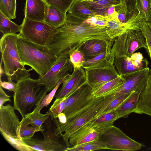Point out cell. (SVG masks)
Listing matches in <instances>:
<instances>
[{
	"instance_id": "cell-1",
	"label": "cell",
	"mask_w": 151,
	"mask_h": 151,
	"mask_svg": "<svg viewBox=\"0 0 151 151\" xmlns=\"http://www.w3.org/2000/svg\"><path fill=\"white\" fill-rule=\"evenodd\" d=\"M85 20L68 13L65 22L56 28L53 40L47 45L53 54L58 57L69 55L83 42L91 39L113 43V41L106 33V27L91 25L84 22Z\"/></svg>"
},
{
	"instance_id": "cell-2",
	"label": "cell",
	"mask_w": 151,
	"mask_h": 151,
	"mask_svg": "<svg viewBox=\"0 0 151 151\" xmlns=\"http://www.w3.org/2000/svg\"><path fill=\"white\" fill-rule=\"evenodd\" d=\"M17 45L22 64L31 67L39 75V77L47 73L58 58L47 46L35 43L18 34Z\"/></svg>"
},
{
	"instance_id": "cell-3",
	"label": "cell",
	"mask_w": 151,
	"mask_h": 151,
	"mask_svg": "<svg viewBox=\"0 0 151 151\" xmlns=\"http://www.w3.org/2000/svg\"><path fill=\"white\" fill-rule=\"evenodd\" d=\"M17 36L16 34L3 35L0 40L1 61L5 73L17 82L29 77V72L33 70L26 69L22 62L17 47Z\"/></svg>"
},
{
	"instance_id": "cell-4",
	"label": "cell",
	"mask_w": 151,
	"mask_h": 151,
	"mask_svg": "<svg viewBox=\"0 0 151 151\" xmlns=\"http://www.w3.org/2000/svg\"><path fill=\"white\" fill-rule=\"evenodd\" d=\"M106 101L105 96L95 98L83 110L67 120L64 124L60 123L57 118H53L56 128L54 132L57 135H60L65 145L69 147L70 136L79 129L94 119L102 110Z\"/></svg>"
},
{
	"instance_id": "cell-5",
	"label": "cell",
	"mask_w": 151,
	"mask_h": 151,
	"mask_svg": "<svg viewBox=\"0 0 151 151\" xmlns=\"http://www.w3.org/2000/svg\"><path fill=\"white\" fill-rule=\"evenodd\" d=\"M17 83L18 87L13 95L14 107L22 116L40 104L43 97L47 94L48 90L43 86L39 78L33 79L29 77L21 80Z\"/></svg>"
},
{
	"instance_id": "cell-6",
	"label": "cell",
	"mask_w": 151,
	"mask_h": 151,
	"mask_svg": "<svg viewBox=\"0 0 151 151\" xmlns=\"http://www.w3.org/2000/svg\"><path fill=\"white\" fill-rule=\"evenodd\" d=\"M141 48H144L147 52L146 39L141 30L129 31L114 40L109 60L113 64L115 57L130 56Z\"/></svg>"
},
{
	"instance_id": "cell-7",
	"label": "cell",
	"mask_w": 151,
	"mask_h": 151,
	"mask_svg": "<svg viewBox=\"0 0 151 151\" xmlns=\"http://www.w3.org/2000/svg\"><path fill=\"white\" fill-rule=\"evenodd\" d=\"M18 36L38 44L47 46L52 40L56 28L45 22L24 17Z\"/></svg>"
},
{
	"instance_id": "cell-8",
	"label": "cell",
	"mask_w": 151,
	"mask_h": 151,
	"mask_svg": "<svg viewBox=\"0 0 151 151\" xmlns=\"http://www.w3.org/2000/svg\"><path fill=\"white\" fill-rule=\"evenodd\" d=\"M99 139L104 142L108 149L123 151H134L145 146L125 134L119 128L112 125L105 131L101 132Z\"/></svg>"
},
{
	"instance_id": "cell-9",
	"label": "cell",
	"mask_w": 151,
	"mask_h": 151,
	"mask_svg": "<svg viewBox=\"0 0 151 151\" xmlns=\"http://www.w3.org/2000/svg\"><path fill=\"white\" fill-rule=\"evenodd\" d=\"M52 117L50 116L45 122L46 130L42 132L44 138L42 139H35L32 138L24 140L35 151H65L68 147L60 141V135H57L52 127Z\"/></svg>"
},
{
	"instance_id": "cell-10",
	"label": "cell",
	"mask_w": 151,
	"mask_h": 151,
	"mask_svg": "<svg viewBox=\"0 0 151 151\" xmlns=\"http://www.w3.org/2000/svg\"><path fill=\"white\" fill-rule=\"evenodd\" d=\"M150 74V69L148 67L121 75L124 77V81L107 95L114 94L117 97L134 92H141L145 87Z\"/></svg>"
},
{
	"instance_id": "cell-11",
	"label": "cell",
	"mask_w": 151,
	"mask_h": 151,
	"mask_svg": "<svg viewBox=\"0 0 151 151\" xmlns=\"http://www.w3.org/2000/svg\"><path fill=\"white\" fill-rule=\"evenodd\" d=\"M92 89L86 82L66 99L64 108L62 112L67 119L83 110L94 99L90 98Z\"/></svg>"
},
{
	"instance_id": "cell-12",
	"label": "cell",
	"mask_w": 151,
	"mask_h": 151,
	"mask_svg": "<svg viewBox=\"0 0 151 151\" xmlns=\"http://www.w3.org/2000/svg\"><path fill=\"white\" fill-rule=\"evenodd\" d=\"M61 79L62 85L56 92V99L69 97L87 82L85 70L82 67L73 68L71 74L68 73Z\"/></svg>"
},
{
	"instance_id": "cell-13",
	"label": "cell",
	"mask_w": 151,
	"mask_h": 151,
	"mask_svg": "<svg viewBox=\"0 0 151 151\" xmlns=\"http://www.w3.org/2000/svg\"><path fill=\"white\" fill-rule=\"evenodd\" d=\"M149 62L140 52H134L130 56L114 58L113 65L119 75L141 70L148 67Z\"/></svg>"
},
{
	"instance_id": "cell-14",
	"label": "cell",
	"mask_w": 151,
	"mask_h": 151,
	"mask_svg": "<svg viewBox=\"0 0 151 151\" xmlns=\"http://www.w3.org/2000/svg\"><path fill=\"white\" fill-rule=\"evenodd\" d=\"M87 83L95 90L120 75L113 64L109 63L102 67L84 69Z\"/></svg>"
},
{
	"instance_id": "cell-15",
	"label": "cell",
	"mask_w": 151,
	"mask_h": 151,
	"mask_svg": "<svg viewBox=\"0 0 151 151\" xmlns=\"http://www.w3.org/2000/svg\"><path fill=\"white\" fill-rule=\"evenodd\" d=\"M15 110L9 104L0 107V130L13 138L22 139L19 135L20 122Z\"/></svg>"
},
{
	"instance_id": "cell-16",
	"label": "cell",
	"mask_w": 151,
	"mask_h": 151,
	"mask_svg": "<svg viewBox=\"0 0 151 151\" xmlns=\"http://www.w3.org/2000/svg\"><path fill=\"white\" fill-rule=\"evenodd\" d=\"M113 44L105 41L93 39L83 42L78 48L83 54L85 61L92 59L108 50H111Z\"/></svg>"
},
{
	"instance_id": "cell-17",
	"label": "cell",
	"mask_w": 151,
	"mask_h": 151,
	"mask_svg": "<svg viewBox=\"0 0 151 151\" xmlns=\"http://www.w3.org/2000/svg\"><path fill=\"white\" fill-rule=\"evenodd\" d=\"M48 9V5L43 0H26L24 11L25 17L44 22Z\"/></svg>"
},
{
	"instance_id": "cell-18",
	"label": "cell",
	"mask_w": 151,
	"mask_h": 151,
	"mask_svg": "<svg viewBox=\"0 0 151 151\" xmlns=\"http://www.w3.org/2000/svg\"><path fill=\"white\" fill-rule=\"evenodd\" d=\"M101 134V132L83 126L70 136L69 143L73 146L97 140L99 139Z\"/></svg>"
},
{
	"instance_id": "cell-19",
	"label": "cell",
	"mask_w": 151,
	"mask_h": 151,
	"mask_svg": "<svg viewBox=\"0 0 151 151\" xmlns=\"http://www.w3.org/2000/svg\"><path fill=\"white\" fill-rule=\"evenodd\" d=\"M133 113L145 114L151 116V75L150 74L147 83L140 94L138 104Z\"/></svg>"
},
{
	"instance_id": "cell-20",
	"label": "cell",
	"mask_w": 151,
	"mask_h": 151,
	"mask_svg": "<svg viewBox=\"0 0 151 151\" xmlns=\"http://www.w3.org/2000/svg\"><path fill=\"white\" fill-rule=\"evenodd\" d=\"M118 119L114 111L95 119L83 126L101 132L105 131L113 125L114 122Z\"/></svg>"
},
{
	"instance_id": "cell-21",
	"label": "cell",
	"mask_w": 151,
	"mask_h": 151,
	"mask_svg": "<svg viewBox=\"0 0 151 151\" xmlns=\"http://www.w3.org/2000/svg\"><path fill=\"white\" fill-rule=\"evenodd\" d=\"M140 93L139 92L132 93L115 110L118 119L121 118H127L133 112L138 104Z\"/></svg>"
},
{
	"instance_id": "cell-22",
	"label": "cell",
	"mask_w": 151,
	"mask_h": 151,
	"mask_svg": "<svg viewBox=\"0 0 151 151\" xmlns=\"http://www.w3.org/2000/svg\"><path fill=\"white\" fill-rule=\"evenodd\" d=\"M68 12L74 17L85 20L96 15L84 0H75Z\"/></svg>"
},
{
	"instance_id": "cell-23",
	"label": "cell",
	"mask_w": 151,
	"mask_h": 151,
	"mask_svg": "<svg viewBox=\"0 0 151 151\" xmlns=\"http://www.w3.org/2000/svg\"><path fill=\"white\" fill-rule=\"evenodd\" d=\"M96 15L104 16L111 7L120 4L122 0H84Z\"/></svg>"
},
{
	"instance_id": "cell-24",
	"label": "cell",
	"mask_w": 151,
	"mask_h": 151,
	"mask_svg": "<svg viewBox=\"0 0 151 151\" xmlns=\"http://www.w3.org/2000/svg\"><path fill=\"white\" fill-rule=\"evenodd\" d=\"M124 81V77L120 75L98 88L92 90L90 98H97L106 96L111 91L118 86Z\"/></svg>"
},
{
	"instance_id": "cell-25",
	"label": "cell",
	"mask_w": 151,
	"mask_h": 151,
	"mask_svg": "<svg viewBox=\"0 0 151 151\" xmlns=\"http://www.w3.org/2000/svg\"><path fill=\"white\" fill-rule=\"evenodd\" d=\"M66 15L58 9L48 5V12L44 22L57 28L65 23Z\"/></svg>"
},
{
	"instance_id": "cell-26",
	"label": "cell",
	"mask_w": 151,
	"mask_h": 151,
	"mask_svg": "<svg viewBox=\"0 0 151 151\" xmlns=\"http://www.w3.org/2000/svg\"><path fill=\"white\" fill-rule=\"evenodd\" d=\"M72 64L68 59L65 65L58 72L48 79L45 83L44 86L48 91L52 90L55 87L59 81L68 73V72L71 73L73 70Z\"/></svg>"
},
{
	"instance_id": "cell-27",
	"label": "cell",
	"mask_w": 151,
	"mask_h": 151,
	"mask_svg": "<svg viewBox=\"0 0 151 151\" xmlns=\"http://www.w3.org/2000/svg\"><path fill=\"white\" fill-rule=\"evenodd\" d=\"M28 119L26 117L22 118L20 122L19 135L20 138L23 140L30 139L33 137L35 133L38 132H43L45 128H40L30 125Z\"/></svg>"
},
{
	"instance_id": "cell-28",
	"label": "cell",
	"mask_w": 151,
	"mask_h": 151,
	"mask_svg": "<svg viewBox=\"0 0 151 151\" xmlns=\"http://www.w3.org/2000/svg\"><path fill=\"white\" fill-rule=\"evenodd\" d=\"M108 149L104 142L99 139L82 144L67 148L65 151H92Z\"/></svg>"
},
{
	"instance_id": "cell-29",
	"label": "cell",
	"mask_w": 151,
	"mask_h": 151,
	"mask_svg": "<svg viewBox=\"0 0 151 151\" xmlns=\"http://www.w3.org/2000/svg\"><path fill=\"white\" fill-rule=\"evenodd\" d=\"M69 58V55H63L58 57L54 65L43 76L38 78L43 86L46 81L59 71L65 64Z\"/></svg>"
},
{
	"instance_id": "cell-30",
	"label": "cell",
	"mask_w": 151,
	"mask_h": 151,
	"mask_svg": "<svg viewBox=\"0 0 151 151\" xmlns=\"http://www.w3.org/2000/svg\"><path fill=\"white\" fill-rule=\"evenodd\" d=\"M111 50H108L92 59L85 61L82 68L84 69L104 66L109 63ZM113 64V63H112Z\"/></svg>"
},
{
	"instance_id": "cell-31",
	"label": "cell",
	"mask_w": 151,
	"mask_h": 151,
	"mask_svg": "<svg viewBox=\"0 0 151 151\" xmlns=\"http://www.w3.org/2000/svg\"><path fill=\"white\" fill-rule=\"evenodd\" d=\"M40 111L36 107L32 111L26 114L25 116L28 119L30 125L41 128L43 127L42 126L43 124L50 116V114L48 111L45 114H42Z\"/></svg>"
},
{
	"instance_id": "cell-32",
	"label": "cell",
	"mask_w": 151,
	"mask_h": 151,
	"mask_svg": "<svg viewBox=\"0 0 151 151\" xmlns=\"http://www.w3.org/2000/svg\"><path fill=\"white\" fill-rule=\"evenodd\" d=\"M21 27V24L12 22L0 11V31L3 35L16 34L20 32Z\"/></svg>"
},
{
	"instance_id": "cell-33",
	"label": "cell",
	"mask_w": 151,
	"mask_h": 151,
	"mask_svg": "<svg viewBox=\"0 0 151 151\" xmlns=\"http://www.w3.org/2000/svg\"><path fill=\"white\" fill-rule=\"evenodd\" d=\"M1 135L5 140L12 147L19 151H34V150L28 145L22 139L13 138L0 130Z\"/></svg>"
},
{
	"instance_id": "cell-34",
	"label": "cell",
	"mask_w": 151,
	"mask_h": 151,
	"mask_svg": "<svg viewBox=\"0 0 151 151\" xmlns=\"http://www.w3.org/2000/svg\"><path fill=\"white\" fill-rule=\"evenodd\" d=\"M16 0H0V11L9 19L16 18Z\"/></svg>"
},
{
	"instance_id": "cell-35",
	"label": "cell",
	"mask_w": 151,
	"mask_h": 151,
	"mask_svg": "<svg viewBox=\"0 0 151 151\" xmlns=\"http://www.w3.org/2000/svg\"><path fill=\"white\" fill-rule=\"evenodd\" d=\"M137 9L147 22H151V0H137Z\"/></svg>"
},
{
	"instance_id": "cell-36",
	"label": "cell",
	"mask_w": 151,
	"mask_h": 151,
	"mask_svg": "<svg viewBox=\"0 0 151 151\" xmlns=\"http://www.w3.org/2000/svg\"><path fill=\"white\" fill-rule=\"evenodd\" d=\"M132 93L120 96L113 99L101 112L97 118L115 111Z\"/></svg>"
},
{
	"instance_id": "cell-37",
	"label": "cell",
	"mask_w": 151,
	"mask_h": 151,
	"mask_svg": "<svg viewBox=\"0 0 151 151\" xmlns=\"http://www.w3.org/2000/svg\"><path fill=\"white\" fill-rule=\"evenodd\" d=\"M48 5L54 7L67 14L75 0H43Z\"/></svg>"
},
{
	"instance_id": "cell-38",
	"label": "cell",
	"mask_w": 151,
	"mask_h": 151,
	"mask_svg": "<svg viewBox=\"0 0 151 151\" xmlns=\"http://www.w3.org/2000/svg\"><path fill=\"white\" fill-rule=\"evenodd\" d=\"M68 97L56 99L49 110L50 116L53 118H57L65 107L66 100Z\"/></svg>"
},
{
	"instance_id": "cell-39",
	"label": "cell",
	"mask_w": 151,
	"mask_h": 151,
	"mask_svg": "<svg viewBox=\"0 0 151 151\" xmlns=\"http://www.w3.org/2000/svg\"><path fill=\"white\" fill-rule=\"evenodd\" d=\"M69 59L73 68L82 67L85 60L83 53L77 48L69 54Z\"/></svg>"
},
{
	"instance_id": "cell-40",
	"label": "cell",
	"mask_w": 151,
	"mask_h": 151,
	"mask_svg": "<svg viewBox=\"0 0 151 151\" xmlns=\"http://www.w3.org/2000/svg\"><path fill=\"white\" fill-rule=\"evenodd\" d=\"M141 30L146 39L148 47L147 52L150 56L151 63V22H147L144 19ZM150 73L151 75V65Z\"/></svg>"
},
{
	"instance_id": "cell-41",
	"label": "cell",
	"mask_w": 151,
	"mask_h": 151,
	"mask_svg": "<svg viewBox=\"0 0 151 151\" xmlns=\"http://www.w3.org/2000/svg\"><path fill=\"white\" fill-rule=\"evenodd\" d=\"M115 8L120 22L124 23H126L132 16H131L129 14L125 1L122 0L120 4L116 6Z\"/></svg>"
},
{
	"instance_id": "cell-42",
	"label": "cell",
	"mask_w": 151,
	"mask_h": 151,
	"mask_svg": "<svg viewBox=\"0 0 151 151\" xmlns=\"http://www.w3.org/2000/svg\"><path fill=\"white\" fill-rule=\"evenodd\" d=\"M62 84L61 78L57 83L55 88L49 93L45 95L42 99L39 105L36 107L41 111L44 107H47L54 97L58 89Z\"/></svg>"
},
{
	"instance_id": "cell-43",
	"label": "cell",
	"mask_w": 151,
	"mask_h": 151,
	"mask_svg": "<svg viewBox=\"0 0 151 151\" xmlns=\"http://www.w3.org/2000/svg\"><path fill=\"white\" fill-rule=\"evenodd\" d=\"M108 19L105 17L96 15L85 20L84 22L98 27H106L108 25Z\"/></svg>"
},
{
	"instance_id": "cell-44",
	"label": "cell",
	"mask_w": 151,
	"mask_h": 151,
	"mask_svg": "<svg viewBox=\"0 0 151 151\" xmlns=\"http://www.w3.org/2000/svg\"><path fill=\"white\" fill-rule=\"evenodd\" d=\"M8 81H2L0 80V86L2 88L8 90L9 91H13L15 93L18 87V83L13 81L11 76H7Z\"/></svg>"
},
{
	"instance_id": "cell-45",
	"label": "cell",
	"mask_w": 151,
	"mask_h": 151,
	"mask_svg": "<svg viewBox=\"0 0 151 151\" xmlns=\"http://www.w3.org/2000/svg\"><path fill=\"white\" fill-rule=\"evenodd\" d=\"M116 6H111L106 12L104 17H106L108 20H112L120 22L118 17V14L115 8Z\"/></svg>"
},
{
	"instance_id": "cell-46",
	"label": "cell",
	"mask_w": 151,
	"mask_h": 151,
	"mask_svg": "<svg viewBox=\"0 0 151 151\" xmlns=\"http://www.w3.org/2000/svg\"><path fill=\"white\" fill-rule=\"evenodd\" d=\"M125 2L130 16L134 12L137 10V0H123Z\"/></svg>"
},
{
	"instance_id": "cell-47",
	"label": "cell",
	"mask_w": 151,
	"mask_h": 151,
	"mask_svg": "<svg viewBox=\"0 0 151 151\" xmlns=\"http://www.w3.org/2000/svg\"><path fill=\"white\" fill-rule=\"evenodd\" d=\"M10 97L11 96L7 95L3 88L0 86V107L4 105V104L6 102H11Z\"/></svg>"
},
{
	"instance_id": "cell-48",
	"label": "cell",
	"mask_w": 151,
	"mask_h": 151,
	"mask_svg": "<svg viewBox=\"0 0 151 151\" xmlns=\"http://www.w3.org/2000/svg\"><path fill=\"white\" fill-rule=\"evenodd\" d=\"M58 118L59 122L61 124H64L67 121V118L63 112L60 113L58 115Z\"/></svg>"
},
{
	"instance_id": "cell-49",
	"label": "cell",
	"mask_w": 151,
	"mask_h": 151,
	"mask_svg": "<svg viewBox=\"0 0 151 151\" xmlns=\"http://www.w3.org/2000/svg\"><path fill=\"white\" fill-rule=\"evenodd\" d=\"M2 62L1 60V64H0V79H1V76L2 75L5 73L4 68L2 67Z\"/></svg>"
},
{
	"instance_id": "cell-50",
	"label": "cell",
	"mask_w": 151,
	"mask_h": 151,
	"mask_svg": "<svg viewBox=\"0 0 151 151\" xmlns=\"http://www.w3.org/2000/svg\"><path fill=\"white\" fill-rule=\"evenodd\" d=\"M148 150H151V148H148L147 149Z\"/></svg>"
}]
</instances>
